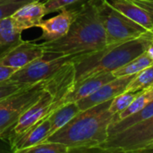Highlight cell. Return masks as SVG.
Returning a JSON list of instances; mask_svg holds the SVG:
<instances>
[{
  "label": "cell",
  "mask_w": 153,
  "mask_h": 153,
  "mask_svg": "<svg viewBox=\"0 0 153 153\" xmlns=\"http://www.w3.org/2000/svg\"><path fill=\"white\" fill-rule=\"evenodd\" d=\"M111 100L81 111L47 140L65 144L69 152H93L108 137L115 116L109 110Z\"/></svg>",
  "instance_id": "obj_1"
},
{
  "label": "cell",
  "mask_w": 153,
  "mask_h": 153,
  "mask_svg": "<svg viewBox=\"0 0 153 153\" xmlns=\"http://www.w3.org/2000/svg\"><path fill=\"white\" fill-rule=\"evenodd\" d=\"M45 51L64 56H77L104 48L106 34L95 0H87L80 7L68 33L54 41L40 43Z\"/></svg>",
  "instance_id": "obj_2"
},
{
  "label": "cell",
  "mask_w": 153,
  "mask_h": 153,
  "mask_svg": "<svg viewBox=\"0 0 153 153\" xmlns=\"http://www.w3.org/2000/svg\"><path fill=\"white\" fill-rule=\"evenodd\" d=\"M153 40V31L148 30L138 38L119 44L108 45L104 48L74 57L75 82L88 76L108 73L123 66L145 52Z\"/></svg>",
  "instance_id": "obj_3"
},
{
  "label": "cell",
  "mask_w": 153,
  "mask_h": 153,
  "mask_svg": "<svg viewBox=\"0 0 153 153\" xmlns=\"http://www.w3.org/2000/svg\"><path fill=\"white\" fill-rule=\"evenodd\" d=\"M153 144V117L110 135L93 152H146Z\"/></svg>",
  "instance_id": "obj_4"
},
{
  "label": "cell",
  "mask_w": 153,
  "mask_h": 153,
  "mask_svg": "<svg viewBox=\"0 0 153 153\" xmlns=\"http://www.w3.org/2000/svg\"><path fill=\"white\" fill-rule=\"evenodd\" d=\"M95 2L104 26L107 46L134 39L148 31L141 24L113 8L106 0Z\"/></svg>",
  "instance_id": "obj_5"
},
{
  "label": "cell",
  "mask_w": 153,
  "mask_h": 153,
  "mask_svg": "<svg viewBox=\"0 0 153 153\" xmlns=\"http://www.w3.org/2000/svg\"><path fill=\"white\" fill-rule=\"evenodd\" d=\"M42 82L14 93L0 102V141L4 140L8 132L20 117L43 95Z\"/></svg>",
  "instance_id": "obj_6"
},
{
  "label": "cell",
  "mask_w": 153,
  "mask_h": 153,
  "mask_svg": "<svg viewBox=\"0 0 153 153\" xmlns=\"http://www.w3.org/2000/svg\"><path fill=\"white\" fill-rule=\"evenodd\" d=\"M75 56H64L46 51L41 57L19 69L10 80L31 85L36 84L50 77L65 63L71 61Z\"/></svg>",
  "instance_id": "obj_7"
},
{
  "label": "cell",
  "mask_w": 153,
  "mask_h": 153,
  "mask_svg": "<svg viewBox=\"0 0 153 153\" xmlns=\"http://www.w3.org/2000/svg\"><path fill=\"white\" fill-rule=\"evenodd\" d=\"M74 59L65 63L55 74L42 82L44 91H46L53 100L52 112L66 103L68 95L74 90L75 84Z\"/></svg>",
  "instance_id": "obj_8"
},
{
  "label": "cell",
  "mask_w": 153,
  "mask_h": 153,
  "mask_svg": "<svg viewBox=\"0 0 153 153\" xmlns=\"http://www.w3.org/2000/svg\"><path fill=\"white\" fill-rule=\"evenodd\" d=\"M53 100L51 96L45 91L43 95L35 102L16 122L12 129L6 134L4 140L9 143V145L14 139L27 131L29 128L47 118L52 112Z\"/></svg>",
  "instance_id": "obj_9"
},
{
  "label": "cell",
  "mask_w": 153,
  "mask_h": 153,
  "mask_svg": "<svg viewBox=\"0 0 153 153\" xmlns=\"http://www.w3.org/2000/svg\"><path fill=\"white\" fill-rule=\"evenodd\" d=\"M40 44L33 40H22L0 55V64L21 69L45 54Z\"/></svg>",
  "instance_id": "obj_10"
},
{
  "label": "cell",
  "mask_w": 153,
  "mask_h": 153,
  "mask_svg": "<svg viewBox=\"0 0 153 153\" xmlns=\"http://www.w3.org/2000/svg\"><path fill=\"white\" fill-rule=\"evenodd\" d=\"M78 12L79 8H65L61 10L57 15L47 20H42L39 24L42 33L38 39H33V41H54L63 38L68 33Z\"/></svg>",
  "instance_id": "obj_11"
},
{
  "label": "cell",
  "mask_w": 153,
  "mask_h": 153,
  "mask_svg": "<svg viewBox=\"0 0 153 153\" xmlns=\"http://www.w3.org/2000/svg\"><path fill=\"white\" fill-rule=\"evenodd\" d=\"M134 76L135 74L117 77L114 80L101 86L98 91H96L94 93H92L89 97L77 101V104L81 111L86 110L96 105L111 100L116 96L126 91L127 85L134 79Z\"/></svg>",
  "instance_id": "obj_12"
},
{
  "label": "cell",
  "mask_w": 153,
  "mask_h": 153,
  "mask_svg": "<svg viewBox=\"0 0 153 153\" xmlns=\"http://www.w3.org/2000/svg\"><path fill=\"white\" fill-rule=\"evenodd\" d=\"M47 15L44 3L41 1H30L19 7L12 15L15 25L22 31L39 27L43 17Z\"/></svg>",
  "instance_id": "obj_13"
},
{
  "label": "cell",
  "mask_w": 153,
  "mask_h": 153,
  "mask_svg": "<svg viewBox=\"0 0 153 153\" xmlns=\"http://www.w3.org/2000/svg\"><path fill=\"white\" fill-rule=\"evenodd\" d=\"M49 129L50 124L48 118L47 117L14 139L10 144L11 152L14 153H23L25 150L47 140L49 136Z\"/></svg>",
  "instance_id": "obj_14"
},
{
  "label": "cell",
  "mask_w": 153,
  "mask_h": 153,
  "mask_svg": "<svg viewBox=\"0 0 153 153\" xmlns=\"http://www.w3.org/2000/svg\"><path fill=\"white\" fill-rule=\"evenodd\" d=\"M116 77L112 72L108 73H100L85 79L75 82L74 90L68 95L66 99V103L68 102H77L82 99H85L98 91L101 86L107 82L114 80Z\"/></svg>",
  "instance_id": "obj_15"
},
{
  "label": "cell",
  "mask_w": 153,
  "mask_h": 153,
  "mask_svg": "<svg viewBox=\"0 0 153 153\" xmlns=\"http://www.w3.org/2000/svg\"><path fill=\"white\" fill-rule=\"evenodd\" d=\"M113 8L141 24L148 30H153L152 16L132 0H106Z\"/></svg>",
  "instance_id": "obj_16"
},
{
  "label": "cell",
  "mask_w": 153,
  "mask_h": 153,
  "mask_svg": "<svg viewBox=\"0 0 153 153\" xmlns=\"http://www.w3.org/2000/svg\"><path fill=\"white\" fill-rule=\"evenodd\" d=\"M80 112H81V109L77 102L65 103V105L59 107L55 111H53L48 117L49 120V124H50L49 136L56 133L62 127H64Z\"/></svg>",
  "instance_id": "obj_17"
},
{
  "label": "cell",
  "mask_w": 153,
  "mask_h": 153,
  "mask_svg": "<svg viewBox=\"0 0 153 153\" xmlns=\"http://www.w3.org/2000/svg\"><path fill=\"white\" fill-rule=\"evenodd\" d=\"M22 30L14 23L11 16L0 20V55L22 40Z\"/></svg>",
  "instance_id": "obj_18"
},
{
  "label": "cell",
  "mask_w": 153,
  "mask_h": 153,
  "mask_svg": "<svg viewBox=\"0 0 153 153\" xmlns=\"http://www.w3.org/2000/svg\"><path fill=\"white\" fill-rule=\"evenodd\" d=\"M152 117H153V100L147 104V106L144 108H143L139 112L133 114V115L126 117L125 119L118 121L115 124H111L108 127V136L117 134V133L126 129L127 127H129L136 123H139L143 120L150 118Z\"/></svg>",
  "instance_id": "obj_19"
},
{
  "label": "cell",
  "mask_w": 153,
  "mask_h": 153,
  "mask_svg": "<svg viewBox=\"0 0 153 153\" xmlns=\"http://www.w3.org/2000/svg\"><path fill=\"white\" fill-rule=\"evenodd\" d=\"M151 65H153V59L146 50L145 52L136 56L135 58H134L127 64L114 70L112 74L115 75L116 78L126 76V75H133V74H138L142 70Z\"/></svg>",
  "instance_id": "obj_20"
},
{
  "label": "cell",
  "mask_w": 153,
  "mask_h": 153,
  "mask_svg": "<svg viewBox=\"0 0 153 153\" xmlns=\"http://www.w3.org/2000/svg\"><path fill=\"white\" fill-rule=\"evenodd\" d=\"M153 100V86L143 90L134 100V101L130 104V106L128 108H126L125 110L117 113L114 117L113 120L111 122V124H115L118 121H121L123 119H125L126 117L135 114L137 112H139L140 110H142L143 108H144L147 104L149 102H151ZM110 124V125H111Z\"/></svg>",
  "instance_id": "obj_21"
},
{
  "label": "cell",
  "mask_w": 153,
  "mask_h": 153,
  "mask_svg": "<svg viewBox=\"0 0 153 153\" xmlns=\"http://www.w3.org/2000/svg\"><path fill=\"white\" fill-rule=\"evenodd\" d=\"M153 86V65H151L135 74L129 82L126 91H140Z\"/></svg>",
  "instance_id": "obj_22"
},
{
  "label": "cell",
  "mask_w": 153,
  "mask_h": 153,
  "mask_svg": "<svg viewBox=\"0 0 153 153\" xmlns=\"http://www.w3.org/2000/svg\"><path fill=\"white\" fill-rule=\"evenodd\" d=\"M143 90L140 91H126L119 95L116 96L110 103L109 110L113 114H117L125 110L126 108L130 106V104L134 101V100L143 91Z\"/></svg>",
  "instance_id": "obj_23"
},
{
  "label": "cell",
  "mask_w": 153,
  "mask_h": 153,
  "mask_svg": "<svg viewBox=\"0 0 153 153\" xmlns=\"http://www.w3.org/2000/svg\"><path fill=\"white\" fill-rule=\"evenodd\" d=\"M23 153H69V148L60 143L45 140L25 150Z\"/></svg>",
  "instance_id": "obj_24"
},
{
  "label": "cell",
  "mask_w": 153,
  "mask_h": 153,
  "mask_svg": "<svg viewBox=\"0 0 153 153\" xmlns=\"http://www.w3.org/2000/svg\"><path fill=\"white\" fill-rule=\"evenodd\" d=\"M30 86L31 84L18 82H14L11 80L4 82H0V102L7 99L11 95L17 93L22 90H25Z\"/></svg>",
  "instance_id": "obj_25"
},
{
  "label": "cell",
  "mask_w": 153,
  "mask_h": 153,
  "mask_svg": "<svg viewBox=\"0 0 153 153\" xmlns=\"http://www.w3.org/2000/svg\"><path fill=\"white\" fill-rule=\"evenodd\" d=\"M83 0H45L44 6L46 9V13L48 14L50 13L61 11L65 8H68L69 6L75 4Z\"/></svg>",
  "instance_id": "obj_26"
},
{
  "label": "cell",
  "mask_w": 153,
  "mask_h": 153,
  "mask_svg": "<svg viewBox=\"0 0 153 153\" xmlns=\"http://www.w3.org/2000/svg\"><path fill=\"white\" fill-rule=\"evenodd\" d=\"M30 2V0H8L0 3V20L11 16L19 7L25 3Z\"/></svg>",
  "instance_id": "obj_27"
},
{
  "label": "cell",
  "mask_w": 153,
  "mask_h": 153,
  "mask_svg": "<svg viewBox=\"0 0 153 153\" xmlns=\"http://www.w3.org/2000/svg\"><path fill=\"white\" fill-rule=\"evenodd\" d=\"M19 69L0 64V82L9 81Z\"/></svg>",
  "instance_id": "obj_28"
},
{
  "label": "cell",
  "mask_w": 153,
  "mask_h": 153,
  "mask_svg": "<svg viewBox=\"0 0 153 153\" xmlns=\"http://www.w3.org/2000/svg\"><path fill=\"white\" fill-rule=\"evenodd\" d=\"M137 5L148 12L153 18V0H132Z\"/></svg>",
  "instance_id": "obj_29"
},
{
  "label": "cell",
  "mask_w": 153,
  "mask_h": 153,
  "mask_svg": "<svg viewBox=\"0 0 153 153\" xmlns=\"http://www.w3.org/2000/svg\"><path fill=\"white\" fill-rule=\"evenodd\" d=\"M147 52L149 53V55L152 56V58L153 59V40H152V44L150 45L149 48L147 49Z\"/></svg>",
  "instance_id": "obj_30"
},
{
  "label": "cell",
  "mask_w": 153,
  "mask_h": 153,
  "mask_svg": "<svg viewBox=\"0 0 153 153\" xmlns=\"http://www.w3.org/2000/svg\"><path fill=\"white\" fill-rule=\"evenodd\" d=\"M146 152H153V144L150 146V148L146 151Z\"/></svg>",
  "instance_id": "obj_31"
},
{
  "label": "cell",
  "mask_w": 153,
  "mask_h": 153,
  "mask_svg": "<svg viewBox=\"0 0 153 153\" xmlns=\"http://www.w3.org/2000/svg\"><path fill=\"white\" fill-rule=\"evenodd\" d=\"M5 1H8V0H0V3H3V2H5Z\"/></svg>",
  "instance_id": "obj_32"
},
{
  "label": "cell",
  "mask_w": 153,
  "mask_h": 153,
  "mask_svg": "<svg viewBox=\"0 0 153 153\" xmlns=\"http://www.w3.org/2000/svg\"><path fill=\"white\" fill-rule=\"evenodd\" d=\"M30 1H35V0H30ZM36 1H41V0H36Z\"/></svg>",
  "instance_id": "obj_33"
},
{
  "label": "cell",
  "mask_w": 153,
  "mask_h": 153,
  "mask_svg": "<svg viewBox=\"0 0 153 153\" xmlns=\"http://www.w3.org/2000/svg\"><path fill=\"white\" fill-rule=\"evenodd\" d=\"M152 31H153V30H152Z\"/></svg>",
  "instance_id": "obj_34"
}]
</instances>
